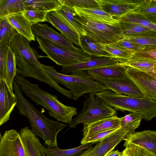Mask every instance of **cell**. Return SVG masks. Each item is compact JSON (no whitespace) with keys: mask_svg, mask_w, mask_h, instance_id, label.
<instances>
[{"mask_svg":"<svg viewBox=\"0 0 156 156\" xmlns=\"http://www.w3.org/2000/svg\"><path fill=\"white\" fill-rule=\"evenodd\" d=\"M12 87L16 97V107L20 114L28 119L33 133L43 140L44 144L48 147H58V134L67 125L47 117L25 98L19 85L14 80Z\"/></svg>","mask_w":156,"mask_h":156,"instance_id":"6da1fadb","label":"cell"},{"mask_svg":"<svg viewBox=\"0 0 156 156\" xmlns=\"http://www.w3.org/2000/svg\"><path fill=\"white\" fill-rule=\"evenodd\" d=\"M14 80L23 92L37 105H41L48 111V114L57 121L69 124L73 118L77 115V109L61 103L57 96L41 89L37 84H34L24 77L17 74Z\"/></svg>","mask_w":156,"mask_h":156,"instance_id":"7a4b0ae2","label":"cell"},{"mask_svg":"<svg viewBox=\"0 0 156 156\" xmlns=\"http://www.w3.org/2000/svg\"><path fill=\"white\" fill-rule=\"evenodd\" d=\"M10 47L16 56L17 74L24 77L33 78L46 83L50 81V77L42 68L26 38L17 34L12 40Z\"/></svg>","mask_w":156,"mask_h":156,"instance_id":"3957f363","label":"cell"},{"mask_svg":"<svg viewBox=\"0 0 156 156\" xmlns=\"http://www.w3.org/2000/svg\"><path fill=\"white\" fill-rule=\"evenodd\" d=\"M46 73L57 83H60L70 90L73 96V100L86 93H95L108 89L99 82L92 79L87 70H78L69 75L57 72L54 66L41 64Z\"/></svg>","mask_w":156,"mask_h":156,"instance_id":"277c9868","label":"cell"},{"mask_svg":"<svg viewBox=\"0 0 156 156\" xmlns=\"http://www.w3.org/2000/svg\"><path fill=\"white\" fill-rule=\"evenodd\" d=\"M115 110L127 111L142 115L150 121L156 117V101L143 97H135L118 94L107 89L94 93Z\"/></svg>","mask_w":156,"mask_h":156,"instance_id":"5b68a950","label":"cell"},{"mask_svg":"<svg viewBox=\"0 0 156 156\" xmlns=\"http://www.w3.org/2000/svg\"><path fill=\"white\" fill-rule=\"evenodd\" d=\"M74 16L84 29L86 35L95 42L108 44L124 38L120 22L112 25L87 20L79 16L74 12Z\"/></svg>","mask_w":156,"mask_h":156,"instance_id":"8992f818","label":"cell"},{"mask_svg":"<svg viewBox=\"0 0 156 156\" xmlns=\"http://www.w3.org/2000/svg\"><path fill=\"white\" fill-rule=\"evenodd\" d=\"M116 114L115 109L106 105L94 93H90L83 101L82 110L69 125L70 128H75L79 124L90 123Z\"/></svg>","mask_w":156,"mask_h":156,"instance_id":"52a82bcc","label":"cell"},{"mask_svg":"<svg viewBox=\"0 0 156 156\" xmlns=\"http://www.w3.org/2000/svg\"><path fill=\"white\" fill-rule=\"evenodd\" d=\"M39 48L47 57L57 65L67 66L89 60L91 56L85 53H80L53 43L49 40L35 37Z\"/></svg>","mask_w":156,"mask_h":156,"instance_id":"ba28073f","label":"cell"},{"mask_svg":"<svg viewBox=\"0 0 156 156\" xmlns=\"http://www.w3.org/2000/svg\"><path fill=\"white\" fill-rule=\"evenodd\" d=\"M140 120H137L125 128H120L108 137L98 142L94 146L87 148L77 156H105L124 140L128 134L135 131L140 126Z\"/></svg>","mask_w":156,"mask_h":156,"instance_id":"9c48e42d","label":"cell"},{"mask_svg":"<svg viewBox=\"0 0 156 156\" xmlns=\"http://www.w3.org/2000/svg\"><path fill=\"white\" fill-rule=\"evenodd\" d=\"M0 156H28L23 140L16 130H6L1 135Z\"/></svg>","mask_w":156,"mask_h":156,"instance_id":"30bf717a","label":"cell"},{"mask_svg":"<svg viewBox=\"0 0 156 156\" xmlns=\"http://www.w3.org/2000/svg\"><path fill=\"white\" fill-rule=\"evenodd\" d=\"M89 76L92 79L99 82L108 89L118 94L135 97L144 96L134 82L127 76L122 79H110Z\"/></svg>","mask_w":156,"mask_h":156,"instance_id":"8fae6325","label":"cell"},{"mask_svg":"<svg viewBox=\"0 0 156 156\" xmlns=\"http://www.w3.org/2000/svg\"><path fill=\"white\" fill-rule=\"evenodd\" d=\"M126 73L144 95V97L156 101V77L127 66Z\"/></svg>","mask_w":156,"mask_h":156,"instance_id":"7c38bea8","label":"cell"},{"mask_svg":"<svg viewBox=\"0 0 156 156\" xmlns=\"http://www.w3.org/2000/svg\"><path fill=\"white\" fill-rule=\"evenodd\" d=\"M100 9L116 19L138 8L144 0H96Z\"/></svg>","mask_w":156,"mask_h":156,"instance_id":"4fadbf2b","label":"cell"},{"mask_svg":"<svg viewBox=\"0 0 156 156\" xmlns=\"http://www.w3.org/2000/svg\"><path fill=\"white\" fill-rule=\"evenodd\" d=\"M32 30L35 37H41L75 51L85 53L81 49L74 46L63 35L57 32L46 24L38 23L34 24L32 26Z\"/></svg>","mask_w":156,"mask_h":156,"instance_id":"5bb4252c","label":"cell"},{"mask_svg":"<svg viewBox=\"0 0 156 156\" xmlns=\"http://www.w3.org/2000/svg\"><path fill=\"white\" fill-rule=\"evenodd\" d=\"M17 103L16 96L10 89L6 80H0V126L9 120Z\"/></svg>","mask_w":156,"mask_h":156,"instance_id":"9a60e30c","label":"cell"},{"mask_svg":"<svg viewBox=\"0 0 156 156\" xmlns=\"http://www.w3.org/2000/svg\"><path fill=\"white\" fill-rule=\"evenodd\" d=\"M123 146L131 144L142 147L156 156V131L144 130L128 134Z\"/></svg>","mask_w":156,"mask_h":156,"instance_id":"2e32d148","label":"cell"},{"mask_svg":"<svg viewBox=\"0 0 156 156\" xmlns=\"http://www.w3.org/2000/svg\"><path fill=\"white\" fill-rule=\"evenodd\" d=\"M124 60L116 58L91 56L90 58L85 62L62 66L61 72L65 74H70L78 70H87L89 69L103 66L123 63Z\"/></svg>","mask_w":156,"mask_h":156,"instance_id":"e0dca14e","label":"cell"},{"mask_svg":"<svg viewBox=\"0 0 156 156\" xmlns=\"http://www.w3.org/2000/svg\"><path fill=\"white\" fill-rule=\"evenodd\" d=\"M46 19L47 22L59 30L71 42L80 45L79 35L60 14L56 11H50L47 13Z\"/></svg>","mask_w":156,"mask_h":156,"instance_id":"ac0fdd59","label":"cell"},{"mask_svg":"<svg viewBox=\"0 0 156 156\" xmlns=\"http://www.w3.org/2000/svg\"><path fill=\"white\" fill-rule=\"evenodd\" d=\"M82 130L83 137L102 131L120 128V118L116 115L102 119L94 122L83 124Z\"/></svg>","mask_w":156,"mask_h":156,"instance_id":"d6986e66","label":"cell"},{"mask_svg":"<svg viewBox=\"0 0 156 156\" xmlns=\"http://www.w3.org/2000/svg\"><path fill=\"white\" fill-rule=\"evenodd\" d=\"M126 68L127 66L123 63H119L93 68L87 71L90 76L107 79H117L127 76Z\"/></svg>","mask_w":156,"mask_h":156,"instance_id":"ffe728a7","label":"cell"},{"mask_svg":"<svg viewBox=\"0 0 156 156\" xmlns=\"http://www.w3.org/2000/svg\"><path fill=\"white\" fill-rule=\"evenodd\" d=\"M73 9L79 16L87 20L109 24H116L119 20L103 10L97 9L82 8L74 7Z\"/></svg>","mask_w":156,"mask_h":156,"instance_id":"44dd1931","label":"cell"},{"mask_svg":"<svg viewBox=\"0 0 156 156\" xmlns=\"http://www.w3.org/2000/svg\"><path fill=\"white\" fill-rule=\"evenodd\" d=\"M20 133L28 156H48L44 151V147L31 129L26 126L20 130Z\"/></svg>","mask_w":156,"mask_h":156,"instance_id":"7402d4cb","label":"cell"},{"mask_svg":"<svg viewBox=\"0 0 156 156\" xmlns=\"http://www.w3.org/2000/svg\"><path fill=\"white\" fill-rule=\"evenodd\" d=\"M19 34L29 42L35 41V37L32 30L33 25L22 13L15 14L5 18Z\"/></svg>","mask_w":156,"mask_h":156,"instance_id":"603a6c76","label":"cell"},{"mask_svg":"<svg viewBox=\"0 0 156 156\" xmlns=\"http://www.w3.org/2000/svg\"><path fill=\"white\" fill-rule=\"evenodd\" d=\"M79 41L81 49L90 56L115 58L107 51L104 44L95 42L86 35L80 36Z\"/></svg>","mask_w":156,"mask_h":156,"instance_id":"cb8c5ba5","label":"cell"},{"mask_svg":"<svg viewBox=\"0 0 156 156\" xmlns=\"http://www.w3.org/2000/svg\"><path fill=\"white\" fill-rule=\"evenodd\" d=\"M25 10L49 12L56 11L63 5L59 0H24Z\"/></svg>","mask_w":156,"mask_h":156,"instance_id":"d4e9b609","label":"cell"},{"mask_svg":"<svg viewBox=\"0 0 156 156\" xmlns=\"http://www.w3.org/2000/svg\"><path fill=\"white\" fill-rule=\"evenodd\" d=\"M128 14L137 15L156 24V0H144L138 8Z\"/></svg>","mask_w":156,"mask_h":156,"instance_id":"484cf974","label":"cell"},{"mask_svg":"<svg viewBox=\"0 0 156 156\" xmlns=\"http://www.w3.org/2000/svg\"><path fill=\"white\" fill-rule=\"evenodd\" d=\"M24 0H0V19L22 13L25 10Z\"/></svg>","mask_w":156,"mask_h":156,"instance_id":"4316f807","label":"cell"},{"mask_svg":"<svg viewBox=\"0 0 156 156\" xmlns=\"http://www.w3.org/2000/svg\"><path fill=\"white\" fill-rule=\"evenodd\" d=\"M6 73V83L11 90H13L12 84L14 78L17 74V66L16 56L11 47L9 46L5 58Z\"/></svg>","mask_w":156,"mask_h":156,"instance_id":"83f0119b","label":"cell"},{"mask_svg":"<svg viewBox=\"0 0 156 156\" xmlns=\"http://www.w3.org/2000/svg\"><path fill=\"white\" fill-rule=\"evenodd\" d=\"M93 143L82 144L78 147L68 149H62L58 147L51 148L44 147V150L48 156H77L84 150L92 146Z\"/></svg>","mask_w":156,"mask_h":156,"instance_id":"f1b7e54d","label":"cell"},{"mask_svg":"<svg viewBox=\"0 0 156 156\" xmlns=\"http://www.w3.org/2000/svg\"><path fill=\"white\" fill-rule=\"evenodd\" d=\"M123 64L126 66L148 73L154 76L156 70V62L145 59L129 58L125 60Z\"/></svg>","mask_w":156,"mask_h":156,"instance_id":"f546056e","label":"cell"},{"mask_svg":"<svg viewBox=\"0 0 156 156\" xmlns=\"http://www.w3.org/2000/svg\"><path fill=\"white\" fill-rule=\"evenodd\" d=\"M18 34L5 18L0 19V44L10 46L13 39Z\"/></svg>","mask_w":156,"mask_h":156,"instance_id":"4dcf8cb0","label":"cell"},{"mask_svg":"<svg viewBox=\"0 0 156 156\" xmlns=\"http://www.w3.org/2000/svg\"><path fill=\"white\" fill-rule=\"evenodd\" d=\"M60 14L73 29L80 36L86 35V32L83 27L74 19V12L73 9L62 5L56 10Z\"/></svg>","mask_w":156,"mask_h":156,"instance_id":"1f68e13d","label":"cell"},{"mask_svg":"<svg viewBox=\"0 0 156 156\" xmlns=\"http://www.w3.org/2000/svg\"><path fill=\"white\" fill-rule=\"evenodd\" d=\"M119 22L124 36L143 35L155 31L146 27L135 24L124 22Z\"/></svg>","mask_w":156,"mask_h":156,"instance_id":"d6a6232c","label":"cell"},{"mask_svg":"<svg viewBox=\"0 0 156 156\" xmlns=\"http://www.w3.org/2000/svg\"><path fill=\"white\" fill-rule=\"evenodd\" d=\"M59 0L62 5L72 9H73L74 7H76L82 8L101 9L96 0Z\"/></svg>","mask_w":156,"mask_h":156,"instance_id":"836d02e7","label":"cell"},{"mask_svg":"<svg viewBox=\"0 0 156 156\" xmlns=\"http://www.w3.org/2000/svg\"><path fill=\"white\" fill-rule=\"evenodd\" d=\"M116 19L120 22L138 24L156 31V24L135 15L128 14Z\"/></svg>","mask_w":156,"mask_h":156,"instance_id":"e575fe53","label":"cell"},{"mask_svg":"<svg viewBox=\"0 0 156 156\" xmlns=\"http://www.w3.org/2000/svg\"><path fill=\"white\" fill-rule=\"evenodd\" d=\"M124 38L133 41L144 46H156V31L143 35L124 36Z\"/></svg>","mask_w":156,"mask_h":156,"instance_id":"d590c367","label":"cell"},{"mask_svg":"<svg viewBox=\"0 0 156 156\" xmlns=\"http://www.w3.org/2000/svg\"><path fill=\"white\" fill-rule=\"evenodd\" d=\"M118 129L107 130L83 137L81 141L80 144L82 145L90 143L94 144L98 143L114 133Z\"/></svg>","mask_w":156,"mask_h":156,"instance_id":"8d00e7d4","label":"cell"},{"mask_svg":"<svg viewBox=\"0 0 156 156\" xmlns=\"http://www.w3.org/2000/svg\"><path fill=\"white\" fill-rule=\"evenodd\" d=\"M106 50L115 58L126 60L130 57L134 53L129 50L116 46L113 43L105 44Z\"/></svg>","mask_w":156,"mask_h":156,"instance_id":"74e56055","label":"cell"},{"mask_svg":"<svg viewBox=\"0 0 156 156\" xmlns=\"http://www.w3.org/2000/svg\"><path fill=\"white\" fill-rule=\"evenodd\" d=\"M129 58L140 59L156 62V46H146L134 53Z\"/></svg>","mask_w":156,"mask_h":156,"instance_id":"f35d334b","label":"cell"},{"mask_svg":"<svg viewBox=\"0 0 156 156\" xmlns=\"http://www.w3.org/2000/svg\"><path fill=\"white\" fill-rule=\"evenodd\" d=\"M125 147L121 156H155L145 149L135 145L129 144Z\"/></svg>","mask_w":156,"mask_h":156,"instance_id":"ab89813d","label":"cell"},{"mask_svg":"<svg viewBox=\"0 0 156 156\" xmlns=\"http://www.w3.org/2000/svg\"><path fill=\"white\" fill-rule=\"evenodd\" d=\"M48 12L25 10L22 13L33 25L39 22L47 21L46 16Z\"/></svg>","mask_w":156,"mask_h":156,"instance_id":"60d3db41","label":"cell"},{"mask_svg":"<svg viewBox=\"0 0 156 156\" xmlns=\"http://www.w3.org/2000/svg\"><path fill=\"white\" fill-rule=\"evenodd\" d=\"M113 44L126 49L131 50L134 53L140 51L145 47L125 38Z\"/></svg>","mask_w":156,"mask_h":156,"instance_id":"b9f144b4","label":"cell"},{"mask_svg":"<svg viewBox=\"0 0 156 156\" xmlns=\"http://www.w3.org/2000/svg\"><path fill=\"white\" fill-rule=\"evenodd\" d=\"M0 80H6L5 58L9 46L0 44Z\"/></svg>","mask_w":156,"mask_h":156,"instance_id":"7bdbcfd3","label":"cell"},{"mask_svg":"<svg viewBox=\"0 0 156 156\" xmlns=\"http://www.w3.org/2000/svg\"><path fill=\"white\" fill-rule=\"evenodd\" d=\"M144 119L143 116L140 114L131 113L120 118V128H124L129 124L139 120Z\"/></svg>","mask_w":156,"mask_h":156,"instance_id":"ee69618b","label":"cell"},{"mask_svg":"<svg viewBox=\"0 0 156 156\" xmlns=\"http://www.w3.org/2000/svg\"><path fill=\"white\" fill-rule=\"evenodd\" d=\"M122 152L118 150H112L108 153L105 156H121Z\"/></svg>","mask_w":156,"mask_h":156,"instance_id":"f6af8a7d","label":"cell"},{"mask_svg":"<svg viewBox=\"0 0 156 156\" xmlns=\"http://www.w3.org/2000/svg\"><path fill=\"white\" fill-rule=\"evenodd\" d=\"M154 76L156 77V70L154 72Z\"/></svg>","mask_w":156,"mask_h":156,"instance_id":"bcb514c9","label":"cell"}]
</instances>
